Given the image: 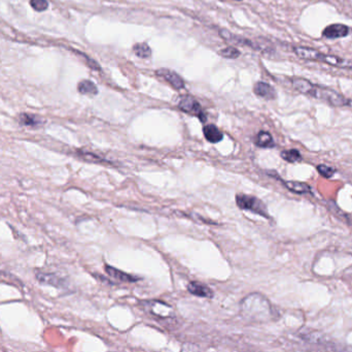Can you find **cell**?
<instances>
[{
	"instance_id": "1",
	"label": "cell",
	"mask_w": 352,
	"mask_h": 352,
	"mask_svg": "<svg viewBox=\"0 0 352 352\" xmlns=\"http://www.w3.org/2000/svg\"><path fill=\"white\" fill-rule=\"evenodd\" d=\"M241 315L251 322H265L272 318L273 311L270 302L260 293H251L240 304Z\"/></svg>"
},
{
	"instance_id": "2",
	"label": "cell",
	"mask_w": 352,
	"mask_h": 352,
	"mask_svg": "<svg viewBox=\"0 0 352 352\" xmlns=\"http://www.w3.org/2000/svg\"><path fill=\"white\" fill-rule=\"evenodd\" d=\"M292 86L300 93H303L308 96L317 98L323 101H327L331 106L335 107H344L348 106L350 101L335 90L325 88L321 86H316L306 79L296 78L292 80Z\"/></svg>"
},
{
	"instance_id": "3",
	"label": "cell",
	"mask_w": 352,
	"mask_h": 352,
	"mask_svg": "<svg viewBox=\"0 0 352 352\" xmlns=\"http://www.w3.org/2000/svg\"><path fill=\"white\" fill-rule=\"evenodd\" d=\"M294 53H296L301 59H304V60L322 62V63H327V64H330L332 66L346 65L345 61L342 58H339V57L332 56V55H326V54L320 53L316 50L311 49V47H294Z\"/></svg>"
},
{
	"instance_id": "4",
	"label": "cell",
	"mask_w": 352,
	"mask_h": 352,
	"mask_svg": "<svg viewBox=\"0 0 352 352\" xmlns=\"http://www.w3.org/2000/svg\"><path fill=\"white\" fill-rule=\"evenodd\" d=\"M236 204L241 210H248L255 214H259L263 217H268L267 208L260 201L251 195L246 194H237L236 195Z\"/></svg>"
},
{
	"instance_id": "5",
	"label": "cell",
	"mask_w": 352,
	"mask_h": 352,
	"mask_svg": "<svg viewBox=\"0 0 352 352\" xmlns=\"http://www.w3.org/2000/svg\"><path fill=\"white\" fill-rule=\"evenodd\" d=\"M178 108L183 112L189 114V115H194L198 117L202 122L206 120V116L203 113L200 103L193 96H191V95H184V96L180 97V100L178 102Z\"/></svg>"
},
{
	"instance_id": "6",
	"label": "cell",
	"mask_w": 352,
	"mask_h": 352,
	"mask_svg": "<svg viewBox=\"0 0 352 352\" xmlns=\"http://www.w3.org/2000/svg\"><path fill=\"white\" fill-rule=\"evenodd\" d=\"M146 305L148 306V310L150 311V313H153L154 315L160 318H170L174 315L172 307L167 305L164 302L151 301L148 302Z\"/></svg>"
},
{
	"instance_id": "7",
	"label": "cell",
	"mask_w": 352,
	"mask_h": 352,
	"mask_svg": "<svg viewBox=\"0 0 352 352\" xmlns=\"http://www.w3.org/2000/svg\"><path fill=\"white\" fill-rule=\"evenodd\" d=\"M351 29L344 24H331L328 26L322 32V35L327 39H340V37L347 36Z\"/></svg>"
},
{
	"instance_id": "8",
	"label": "cell",
	"mask_w": 352,
	"mask_h": 352,
	"mask_svg": "<svg viewBox=\"0 0 352 352\" xmlns=\"http://www.w3.org/2000/svg\"><path fill=\"white\" fill-rule=\"evenodd\" d=\"M157 74L159 75V77L163 78L165 81H167L171 85V86L177 90H180L185 87L184 80L180 78L176 72H174L172 70H157Z\"/></svg>"
},
{
	"instance_id": "9",
	"label": "cell",
	"mask_w": 352,
	"mask_h": 352,
	"mask_svg": "<svg viewBox=\"0 0 352 352\" xmlns=\"http://www.w3.org/2000/svg\"><path fill=\"white\" fill-rule=\"evenodd\" d=\"M187 290L196 297L200 298H211L212 297V290L207 287L206 285L200 283V282H191L187 285Z\"/></svg>"
},
{
	"instance_id": "10",
	"label": "cell",
	"mask_w": 352,
	"mask_h": 352,
	"mask_svg": "<svg viewBox=\"0 0 352 352\" xmlns=\"http://www.w3.org/2000/svg\"><path fill=\"white\" fill-rule=\"evenodd\" d=\"M253 91L258 96L266 99H274L276 96L274 88L271 86V85L265 82L256 83L253 87Z\"/></svg>"
},
{
	"instance_id": "11",
	"label": "cell",
	"mask_w": 352,
	"mask_h": 352,
	"mask_svg": "<svg viewBox=\"0 0 352 352\" xmlns=\"http://www.w3.org/2000/svg\"><path fill=\"white\" fill-rule=\"evenodd\" d=\"M105 271L106 273L108 274L109 277H111L112 279H116L120 282H128V283H132V282H135L137 280H139L137 277H134V276H131L127 273H124L116 268H113V266H109V265H106L105 266Z\"/></svg>"
},
{
	"instance_id": "12",
	"label": "cell",
	"mask_w": 352,
	"mask_h": 352,
	"mask_svg": "<svg viewBox=\"0 0 352 352\" xmlns=\"http://www.w3.org/2000/svg\"><path fill=\"white\" fill-rule=\"evenodd\" d=\"M203 133H204V137L206 138V140L208 141L212 142V144L221 141L224 138L223 132L213 124H209V125L204 126Z\"/></svg>"
},
{
	"instance_id": "13",
	"label": "cell",
	"mask_w": 352,
	"mask_h": 352,
	"mask_svg": "<svg viewBox=\"0 0 352 352\" xmlns=\"http://www.w3.org/2000/svg\"><path fill=\"white\" fill-rule=\"evenodd\" d=\"M220 35L223 37V39L227 42H230V43H234L236 45H243V46H248V47H254L253 44L248 41V40H245L243 39V37H239V36H236L234 34H232L230 31H228L226 29H221L220 30Z\"/></svg>"
},
{
	"instance_id": "14",
	"label": "cell",
	"mask_w": 352,
	"mask_h": 352,
	"mask_svg": "<svg viewBox=\"0 0 352 352\" xmlns=\"http://www.w3.org/2000/svg\"><path fill=\"white\" fill-rule=\"evenodd\" d=\"M255 145L261 148H273L274 141L272 136L267 131H260L255 138Z\"/></svg>"
},
{
	"instance_id": "15",
	"label": "cell",
	"mask_w": 352,
	"mask_h": 352,
	"mask_svg": "<svg viewBox=\"0 0 352 352\" xmlns=\"http://www.w3.org/2000/svg\"><path fill=\"white\" fill-rule=\"evenodd\" d=\"M285 186L290 191L298 193V194H305V193H311V188L306 183L302 182H294V181H289V182L284 183Z\"/></svg>"
},
{
	"instance_id": "16",
	"label": "cell",
	"mask_w": 352,
	"mask_h": 352,
	"mask_svg": "<svg viewBox=\"0 0 352 352\" xmlns=\"http://www.w3.org/2000/svg\"><path fill=\"white\" fill-rule=\"evenodd\" d=\"M37 280L41 283L44 284H50V285H54V286L59 287L60 285L62 286L63 285V280L60 279L59 277H57L55 275L52 274H43V273H39L36 275Z\"/></svg>"
},
{
	"instance_id": "17",
	"label": "cell",
	"mask_w": 352,
	"mask_h": 352,
	"mask_svg": "<svg viewBox=\"0 0 352 352\" xmlns=\"http://www.w3.org/2000/svg\"><path fill=\"white\" fill-rule=\"evenodd\" d=\"M78 89L80 93L84 95H96L98 94V88L96 85H95L92 81L89 80H83L80 82Z\"/></svg>"
},
{
	"instance_id": "18",
	"label": "cell",
	"mask_w": 352,
	"mask_h": 352,
	"mask_svg": "<svg viewBox=\"0 0 352 352\" xmlns=\"http://www.w3.org/2000/svg\"><path fill=\"white\" fill-rule=\"evenodd\" d=\"M19 120H20L21 124L25 126L35 127V126H40L41 124V120L39 117H36L34 115H29V114H21Z\"/></svg>"
},
{
	"instance_id": "19",
	"label": "cell",
	"mask_w": 352,
	"mask_h": 352,
	"mask_svg": "<svg viewBox=\"0 0 352 352\" xmlns=\"http://www.w3.org/2000/svg\"><path fill=\"white\" fill-rule=\"evenodd\" d=\"M133 51H134V53L138 57H140V58H149L151 55L150 47L145 43L136 44L134 47H133Z\"/></svg>"
},
{
	"instance_id": "20",
	"label": "cell",
	"mask_w": 352,
	"mask_h": 352,
	"mask_svg": "<svg viewBox=\"0 0 352 352\" xmlns=\"http://www.w3.org/2000/svg\"><path fill=\"white\" fill-rule=\"evenodd\" d=\"M281 157L285 161H288V163H290V164L297 163V161L302 159L300 152L296 149H291V150H287V151L281 152Z\"/></svg>"
},
{
	"instance_id": "21",
	"label": "cell",
	"mask_w": 352,
	"mask_h": 352,
	"mask_svg": "<svg viewBox=\"0 0 352 352\" xmlns=\"http://www.w3.org/2000/svg\"><path fill=\"white\" fill-rule=\"evenodd\" d=\"M220 54L222 56L226 57V58H230V59H236L240 56V52L238 51L237 49H235V47H226V49H224V50H222L220 52Z\"/></svg>"
},
{
	"instance_id": "22",
	"label": "cell",
	"mask_w": 352,
	"mask_h": 352,
	"mask_svg": "<svg viewBox=\"0 0 352 352\" xmlns=\"http://www.w3.org/2000/svg\"><path fill=\"white\" fill-rule=\"evenodd\" d=\"M30 5L36 12H43L49 7V2L46 0H30Z\"/></svg>"
},
{
	"instance_id": "23",
	"label": "cell",
	"mask_w": 352,
	"mask_h": 352,
	"mask_svg": "<svg viewBox=\"0 0 352 352\" xmlns=\"http://www.w3.org/2000/svg\"><path fill=\"white\" fill-rule=\"evenodd\" d=\"M317 169H318V173H319L321 176L326 177V178H331L332 176L335 175V173H336V169H335V168L330 167V166L325 165V164L318 165V166H317Z\"/></svg>"
},
{
	"instance_id": "24",
	"label": "cell",
	"mask_w": 352,
	"mask_h": 352,
	"mask_svg": "<svg viewBox=\"0 0 352 352\" xmlns=\"http://www.w3.org/2000/svg\"><path fill=\"white\" fill-rule=\"evenodd\" d=\"M236 1H242V0H236Z\"/></svg>"
}]
</instances>
